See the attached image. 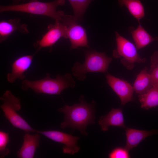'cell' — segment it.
I'll list each match as a JSON object with an SVG mask.
<instances>
[{"label":"cell","mask_w":158,"mask_h":158,"mask_svg":"<svg viewBox=\"0 0 158 158\" xmlns=\"http://www.w3.org/2000/svg\"><path fill=\"white\" fill-rule=\"evenodd\" d=\"M151 66H155L158 65V51H155L151 56Z\"/></svg>","instance_id":"24"},{"label":"cell","mask_w":158,"mask_h":158,"mask_svg":"<svg viewBox=\"0 0 158 158\" xmlns=\"http://www.w3.org/2000/svg\"><path fill=\"white\" fill-rule=\"evenodd\" d=\"M68 39L66 26L61 21L56 20L54 24H50L47 31L41 39L35 42L34 46L37 48V52L41 49L51 47L61 38Z\"/></svg>","instance_id":"8"},{"label":"cell","mask_w":158,"mask_h":158,"mask_svg":"<svg viewBox=\"0 0 158 158\" xmlns=\"http://www.w3.org/2000/svg\"><path fill=\"white\" fill-rule=\"evenodd\" d=\"M106 77L108 84L120 99L121 105L132 100L134 91L129 83L109 73L106 75Z\"/></svg>","instance_id":"10"},{"label":"cell","mask_w":158,"mask_h":158,"mask_svg":"<svg viewBox=\"0 0 158 158\" xmlns=\"http://www.w3.org/2000/svg\"><path fill=\"white\" fill-rule=\"evenodd\" d=\"M93 0H68L74 11V18L78 21H81L89 4Z\"/></svg>","instance_id":"20"},{"label":"cell","mask_w":158,"mask_h":158,"mask_svg":"<svg viewBox=\"0 0 158 158\" xmlns=\"http://www.w3.org/2000/svg\"><path fill=\"white\" fill-rule=\"evenodd\" d=\"M65 0H55L50 2H42L38 0H31L28 3L0 6V12L14 11L50 17L61 21L65 14L62 11H57V7L64 4Z\"/></svg>","instance_id":"3"},{"label":"cell","mask_w":158,"mask_h":158,"mask_svg":"<svg viewBox=\"0 0 158 158\" xmlns=\"http://www.w3.org/2000/svg\"><path fill=\"white\" fill-rule=\"evenodd\" d=\"M138 97L142 108L148 110L158 106V83L145 93L139 95Z\"/></svg>","instance_id":"18"},{"label":"cell","mask_w":158,"mask_h":158,"mask_svg":"<svg viewBox=\"0 0 158 158\" xmlns=\"http://www.w3.org/2000/svg\"><path fill=\"white\" fill-rule=\"evenodd\" d=\"M152 85L158 83V65L150 66L149 71Z\"/></svg>","instance_id":"23"},{"label":"cell","mask_w":158,"mask_h":158,"mask_svg":"<svg viewBox=\"0 0 158 158\" xmlns=\"http://www.w3.org/2000/svg\"><path fill=\"white\" fill-rule=\"evenodd\" d=\"M3 102L0 107L4 116L13 127L23 130L25 132H36L25 120L18 113L21 106L20 99L15 97L9 90H6L0 98Z\"/></svg>","instance_id":"5"},{"label":"cell","mask_w":158,"mask_h":158,"mask_svg":"<svg viewBox=\"0 0 158 158\" xmlns=\"http://www.w3.org/2000/svg\"><path fill=\"white\" fill-rule=\"evenodd\" d=\"M99 123L103 131H107L110 126L126 127L122 110L119 108H112L107 114L101 117Z\"/></svg>","instance_id":"14"},{"label":"cell","mask_w":158,"mask_h":158,"mask_svg":"<svg viewBox=\"0 0 158 158\" xmlns=\"http://www.w3.org/2000/svg\"><path fill=\"white\" fill-rule=\"evenodd\" d=\"M138 25L135 29H131L130 32L135 43L137 50L146 46L151 42L158 41V37H153L142 26L140 21H138Z\"/></svg>","instance_id":"16"},{"label":"cell","mask_w":158,"mask_h":158,"mask_svg":"<svg viewBox=\"0 0 158 158\" xmlns=\"http://www.w3.org/2000/svg\"><path fill=\"white\" fill-rule=\"evenodd\" d=\"M80 102L70 106L66 105L60 108L58 111L64 114V121L60 124L63 129L67 127L77 129L84 135H87L86 128L89 124L95 123V103L91 104L85 101L83 96L79 98Z\"/></svg>","instance_id":"1"},{"label":"cell","mask_w":158,"mask_h":158,"mask_svg":"<svg viewBox=\"0 0 158 158\" xmlns=\"http://www.w3.org/2000/svg\"><path fill=\"white\" fill-rule=\"evenodd\" d=\"M24 0H12L14 4H18L21 1Z\"/></svg>","instance_id":"25"},{"label":"cell","mask_w":158,"mask_h":158,"mask_svg":"<svg viewBox=\"0 0 158 158\" xmlns=\"http://www.w3.org/2000/svg\"><path fill=\"white\" fill-rule=\"evenodd\" d=\"M117 47L112 53L115 58H121V63L129 70L133 68L135 63H144L145 58H141L138 54L136 47L131 42L115 32Z\"/></svg>","instance_id":"6"},{"label":"cell","mask_w":158,"mask_h":158,"mask_svg":"<svg viewBox=\"0 0 158 158\" xmlns=\"http://www.w3.org/2000/svg\"><path fill=\"white\" fill-rule=\"evenodd\" d=\"M40 135L37 133L34 135L25 132L23 136V141L20 148L17 152L19 158H32L37 148L39 146Z\"/></svg>","instance_id":"13"},{"label":"cell","mask_w":158,"mask_h":158,"mask_svg":"<svg viewBox=\"0 0 158 158\" xmlns=\"http://www.w3.org/2000/svg\"><path fill=\"white\" fill-rule=\"evenodd\" d=\"M34 55H23L14 61L11 65V71L7 75V78L8 82L12 83L17 79H25L24 73L31 66Z\"/></svg>","instance_id":"11"},{"label":"cell","mask_w":158,"mask_h":158,"mask_svg":"<svg viewBox=\"0 0 158 158\" xmlns=\"http://www.w3.org/2000/svg\"><path fill=\"white\" fill-rule=\"evenodd\" d=\"M158 133V130L150 131L127 128L126 130V144L125 147L128 150L136 147L146 137Z\"/></svg>","instance_id":"15"},{"label":"cell","mask_w":158,"mask_h":158,"mask_svg":"<svg viewBox=\"0 0 158 158\" xmlns=\"http://www.w3.org/2000/svg\"><path fill=\"white\" fill-rule=\"evenodd\" d=\"M75 85V82L70 73L58 74L55 78H51L47 73L45 77L39 80H23L21 88L24 90L31 89L37 94L60 95L64 89Z\"/></svg>","instance_id":"2"},{"label":"cell","mask_w":158,"mask_h":158,"mask_svg":"<svg viewBox=\"0 0 158 158\" xmlns=\"http://www.w3.org/2000/svg\"><path fill=\"white\" fill-rule=\"evenodd\" d=\"M60 21L66 27L68 38L71 44L70 49L80 47H89L86 30L73 16L64 14Z\"/></svg>","instance_id":"7"},{"label":"cell","mask_w":158,"mask_h":158,"mask_svg":"<svg viewBox=\"0 0 158 158\" xmlns=\"http://www.w3.org/2000/svg\"><path fill=\"white\" fill-rule=\"evenodd\" d=\"M37 133L42 134L51 140L62 143L64 153L73 155L78 152L80 147L77 145L79 137L61 131L56 130L37 131Z\"/></svg>","instance_id":"9"},{"label":"cell","mask_w":158,"mask_h":158,"mask_svg":"<svg viewBox=\"0 0 158 158\" xmlns=\"http://www.w3.org/2000/svg\"><path fill=\"white\" fill-rule=\"evenodd\" d=\"M128 151L125 147H116L109 153L108 157L109 158H129L130 156Z\"/></svg>","instance_id":"22"},{"label":"cell","mask_w":158,"mask_h":158,"mask_svg":"<svg viewBox=\"0 0 158 158\" xmlns=\"http://www.w3.org/2000/svg\"><path fill=\"white\" fill-rule=\"evenodd\" d=\"M84 54L85 61L83 63L76 62L72 68V74L78 80H84L86 74L88 73L107 71L112 58L107 56L105 52H99L88 49L85 51Z\"/></svg>","instance_id":"4"},{"label":"cell","mask_w":158,"mask_h":158,"mask_svg":"<svg viewBox=\"0 0 158 158\" xmlns=\"http://www.w3.org/2000/svg\"><path fill=\"white\" fill-rule=\"evenodd\" d=\"M9 141V134L2 131H0V158L4 157L10 152L6 147Z\"/></svg>","instance_id":"21"},{"label":"cell","mask_w":158,"mask_h":158,"mask_svg":"<svg viewBox=\"0 0 158 158\" xmlns=\"http://www.w3.org/2000/svg\"><path fill=\"white\" fill-rule=\"evenodd\" d=\"M20 18H16L0 22V42L5 41L16 31L28 34L29 31L26 24L21 23Z\"/></svg>","instance_id":"12"},{"label":"cell","mask_w":158,"mask_h":158,"mask_svg":"<svg viewBox=\"0 0 158 158\" xmlns=\"http://www.w3.org/2000/svg\"><path fill=\"white\" fill-rule=\"evenodd\" d=\"M152 86L150 73L145 68L136 77L133 86L134 91L138 95H142L147 92Z\"/></svg>","instance_id":"17"},{"label":"cell","mask_w":158,"mask_h":158,"mask_svg":"<svg viewBox=\"0 0 158 158\" xmlns=\"http://www.w3.org/2000/svg\"><path fill=\"white\" fill-rule=\"evenodd\" d=\"M121 6H125L131 15L138 21L145 16V10L140 0H118Z\"/></svg>","instance_id":"19"}]
</instances>
